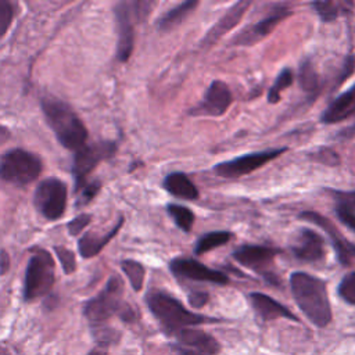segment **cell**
<instances>
[{"mask_svg":"<svg viewBox=\"0 0 355 355\" xmlns=\"http://www.w3.org/2000/svg\"><path fill=\"white\" fill-rule=\"evenodd\" d=\"M293 297L301 312L318 327H324L331 322V306L326 283L305 272L290 275Z\"/></svg>","mask_w":355,"mask_h":355,"instance_id":"obj_1","label":"cell"},{"mask_svg":"<svg viewBox=\"0 0 355 355\" xmlns=\"http://www.w3.org/2000/svg\"><path fill=\"white\" fill-rule=\"evenodd\" d=\"M146 301L148 309L159 322L162 330L166 334L175 336L178 331L183 329L215 322L214 318H208L189 311L186 306H183V304L179 300L164 291L154 290L148 293Z\"/></svg>","mask_w":355,"mask_h":355,"instance_id":"obj_2","label":"cell"},{"mask_svg":"<svg viewBox=\"0 0 355 355\" xmlns=\"http://www.w3.org/2000/svg\"><path fill=\"white\" fill-rule=\"evenodd\" d=\"M42 108L47 123L64 147L79 150L85 146L87 130L69 105L57 98H43Z\"/></svg>","mask_w":355,"mask_h":355,"instance_id":"obj_3","label":"cell"},{"mask_svg":"<svg viewBox=\"0 0 355 355\" xmlns=\"http://www.w3.org/2000/svg\"><path fill=\"white\" fill-rule=\"evenodd\" d=\"M123 284L118 276H112L104 290L86 302L83 313L92 326H100L112 315L119 313L125 320L133 318L132 309L122 302Z\"/></svg>","mask_w":355,"mask_h":355,"instance_id":"obj_4","label":"cell"},{"mask_svg":"<svg viewBox=\"0 0 355 355\" xmlns=\"http://www.w3.org/2000/svg\"><path fill=\"white\" fill-rule=\"evenodd\" d=\"M150 12V3L147 1H121L115 7L116 18V57L125 62L129 60L133 51L135 42V21L141 19Z\"/></svg>","mask_w":355,"mask_h":355,"instance_id":"obj_5","label":"cell"},{"mask_svg":"<svg viewBox=\"0 0 355 355\" xmlns=\"http://www.w3.org/2000/svg\"><path fill=\"white\" fill-rule=\"evenodd\" d=\"M54 283V261L47 251L37 250L29 259L25 282L24 298L32 301L46 295Z\"/></svg>","mask_w":355,"mask_h":355,"instance_id":"obj_6","label":"cell"},{"mask_svg":"<svg viewBox=\"0 0 355 355\" xmlns=\"http://www.w3.org/2000/svg\"><path fill=\"white\" fill-rule=\"evenodd\" d=\"M42 172L40 159L25 150L7 151L0 158V179L14 184H28Z\"/></svg>","mask_w":355,"mask_h":355,"instance_id":"obj_7","label":"cell"},{"mask_svg":"<svg viewBox=\"0 0 355 355\" xmlns=\"http://www.w3.org/2000/svg\"><path fill=\"white\" fill-rule=\"evenodd\" d=\"M286 151H287L286 147H279V148H268V150H262V151L243 154L240 157L216 164L214 166V172L218 176L225 178V179L241 178L244 175H248V173L262 168L269 161L280 157Z\"/></svg>","mask_w":355,"mask_h":355,"instance_id":"obj_8","label":"cell"},{"mask_svg":"<svg viewBox=\"0 0 355 355\" xmlns=\"http://www.w3.org/2000/svg\"><path fill=\"white\" fill-rule=\"evenodd\" d=\"M33 201L44 218L50 220L58 219L67 207V187L57 178L44 179L36 187Z\"/></svg>","mask_w":355,"mask_h":355,"instance_id":"obj_9","label":"cell"},{"mask_svg":"<svg viewBox=\"0 0 355 355\" xmlns=\"http://www.w3.org/2000/svg\"><path fill=\"white\" fill-rule=\"evenodd\" d=\"M116 144L114 141H98L89 146H83L76 151L72 165V173L75 178L76 189L86 183V176L104 159L114 155Z\"/></svg>","mask_w":355,"mask_h":355,"instance_id":"obj_10","label":"cell"},{"mask_svg":"<svg viewBox=\"0 0 355 355\" xmlns=\"http://www.w3.org/2000/svg\"><path fill=\"white\" fill-rule=\"evenodd\" d=\"M291 8L288 4H275L272 7V12H269L266 17L261 18L258 22L244 28L233 40V46H252L258 43L259 40L265 39L276 26L279 22L286 19L288 15H291Z\"/></svg>","mask_w":355,"mask_h":355,"instance_id":"obj_11","label":"cell"},{"mask_svg":"<svg viewBox=\"0 0 355 355\" xmlns=\"http://www.w3.org/2000/svg\"><path fill=\"white\" fill-rule=\"evenodd\" d=\"M171 272L180 279L194 280V282H207L219 286H225L229 283V277L216 269H211L207 265L198 262L193 258H175L169 263Z\"/></svg>","mask_w":355,"mask_h":355,"instance_id":"obj_12","label":"cell"},{"mask_svg":"<svg viewBox=\"0 0 355 355\" xmlns=\"http://www.w3.org/2000/svg\"><path fill=\"white\" fill-rule=\"evenodd\" d=\"M232 100L233 96L229 86L223 80H214L208 86L201 103L197 107H194L190 114L220 116L227 111V108L232 104Z\"/></svg>","mask_w":355,"mask_h":355,"instance_id":"obj_13","label":"cell"},{"mask_svg":"<svg viewBox=\"0 0 355 355\" xmlns=\"http://www.w3.org/2000/svg\"><path fill=\"white\" fill-rule=\"evenodd\" d=\"M279 251L268 245L244 244L234 250L233 258L243 266L258 273H265Z\"/></svg>","mask_w":355,"mask_h":355,"instance_id":"obj_14","label":"cell"},{"mask_svg":"<svg viewBox=\"0 0 355 355\" xmlns=\"http://www.w3.org/2000/svg\"><path fill=\"white\" fill-rule=\"evenodd\" d=\"M291 252L300 261L316 262L324 258V241L315 230L301 229L291 245Z\"/></svg>","mask_w":355,"mask_h":355,"instance_id":"obj_15","label":"cell"},{"mask_svg":"<svg viewBox=\"0 0 355 355\" xmlns=\"http://www.w3.org/2000/svg\"><path fill=\"white\" fill-rule=\"evenodd\" d=\"M300 218L313 222L318 226H320L323 230H326L340 263H343L345 266L351 263V257H352L351 243H347L344 240V237L338 233V230L334 227V225L329 219H326L324 216H322L320 214H318L315 211H304L300 214Z\"/></svg>","mask_w":355,"mask_h":355,"instance_id":"obj_16","label":"cell"},{"mask_svg":"<svg viewBox=\"0 0 355 355\" xmlns=\"http://www.w3.org/2000/svg\"><path fill=\"white\" fill-rule=\"evenodd\" d=\"M250 6H251V1H237L236 4H233L222 15V18L207 32V35L201 40V46L208 47V46H212L214 43H216L225 33H227L230 29H233L240 22V19L243 18V15L245 14V11Z\"/></svg>","mask_w":355,"mask_h":355,"instance_id":"obj_17","label":"cell"},{"mask_svg":"<svg viewBox=\"0 0 355 355\" xmlns=\"http://www.w3.org/2000/svg\"><path fill=\"white\" fill-rule=\"evenodd\" d=\"M351 116H355V85L347 92L337 96L323 111L320 121L323 123L343 122Z\"/></svg>","mask_w":355,"mask_h":355,"instance_id":"obj_18","label":"cell"},{"mask_svg":"<svg viewBox=\"0 0 355 355\" xmlns=\"http://www.w3.org/2000/svg\"><path fill=\"white\" fill-rule=\"evenodd\" d=\"M250 302L254 308V311L263 319V320H272V319H277V318H286L290 320H298L295 318V315L286 308L284 305H282L280 302H277L275 298L262 294V293H251L248 295Z\"/></svg>","mask_w":355,"mask_h":355,"instance_id":"obj_19","label":"cell"},{"mask_svg":"<svg viewBox=\"0 0 355 355\" xmlns=\"http://www.w3.org/2000/svg\"><path fill=\"white\" fill-rule=\"evenodd\" d=\"M175 337L179 341V345L191 348L200 352H205L209 355H215L219 351V344L218 341L208 333L194 329V327H187L175 334Z\"/></svg>","mask_w":355,"mask_h":355,"instance_id":"obj_20","label":"cell"},{"mask_svg":"<svg viewBox=\"0 0 355 355\" xmlns=\"http://www.w3.org/2000/svg\"><path fill=\"white\" fill-rule=\"evenodd\" d=\"M164 189L176 198L196 201L200 197L198 189L190 180V178L183 172L168 173L162 182Z\"/></svg>","mask_w":355,"mask_h":355,"instance_id":"obj_21","label":"cell"},{"mask_svg":"<svg viewBox=\"0 0 355 355\" xmlns=\"http://www.w3.org/2000/svg\"><path fill=\"white\" fill-rule=\"evenodd\" d=\"M122 225H123V218H119L116 225L108 233H105L103 236H97V234H93V233H86L79 240V252H80V255L83 258H92V257L97 255L108 244V241L118 233V230L121 229Z\"/></svg>","mask_w":355,"mask_h":355,"instance_id":"obj_22","label":"cell"},{"mask_svg":"<svg viewBox=\"0 0 355 355\" xmlns=\"http://www.w3.org/2000/svg\"><path fill=\"white\" fill-rule=\"evenodd\" d=\"M198 6V1L194 0H189V1H183L180 4H178L176 7L171 8L169 11H166L159 19H158V28L161 31H171L173 28H176L178 25H180L183 22V19Z\"/></svg>","mask_w":355,"mask_h":355,"instance_id":"obj_23","label":"cell"},{"mask_svg":"<svg viewBox=\"0 0 355 355\" xmlns=\"http://www.w3.org/2000/svg\"><path fill=\"white\" fill-rule=\"evenodd\" d=\"M312 7L315 8L316 14L319 15V18L324 22H330L337 19L338 17L348 14L349 8L352 7V3L349 1H333V0H327V1H313Z\"/></svg>","mask_w":355,"mask_h":355,"instance_id":"obj_24","label":"cell"},{"mask_svg":"<svg viewBox=\"0 0 355 355\" xmlns=\"http://www.w3.org/2000/svg\"><path fill=\"white\" fill-rule=\"evenodd\" d=\"M298 82L309 98L316 97L319 92V78L313 64L309 60H304L301 62L298 69Z\"/></svg>","mask_w":355,"mask_h":355,"instance_id":"obj_25","label":"cell"},{"mask_svg":"<svg viewBox=\"0 0 355 355\" xmlns=\"http://www.w3.org/2000/svg\"><path fill=\"white\" fill-rule=\"evenodd\" d=\"M232 237H233V234L230 232H226V230L205 233L197 240L196 247H194V254L196 255H202V254H205V252H208L214 248L222 247L226 243H229L232 240Z\"/></svg>","mask_w":355,"mask_h":355,"instance_id":"obj_26","label":"cell"},{"mask_svg":"<svg viewBox=\"0 0 355 355\" xmlns=\"http://www.w3.org/2000/svg\"><path fill=\"white\" fill-rule=\"evenodd\" d=\"M166 211L180 230H183L186 233L191 232L196 216L190 208L179 205V204H168Z\"/></svg>","mask_w":355,"mask_h":355,"instance_id":"obj_27","label":"cell"},{"mask_svg":"<svg viewBox=\"0 0 355 355\" xmlns=\"http://www.w3.org/2000/svg\"><path fill=\"white\" fill-rule=\"evenodd\" d=\"M121 268L125 272L126 277L129 279L130 286L133 287L135 291H140L143 287V282H144V266L133 259H125L121 262Z\"/></svg>","mask_w":355,"mask_h":355,"instance_id":"obj_28","label":"cell"},{"mask_svg":"<svg viewBox=\"0 0 355 355\" xmlns=\"http://www.w3.org/2000/svg\"><path fill=\"white\" fill-rule=\"evenodd\" d=\"M293 82H294L293 71L290 68L282 69L280 73L277 75V78L275 79V83L270 86L269 92H268V103L276 104L280 100L282 90H284L288 86H291Z\"/></svg>","mask_w":355,"mask_h":355,"instance_id":"obj_29","label":"cell"},{"mask_svg":"<svg viewBox=\"0 0 355 355\" xmlns=\"http://www.w3.org/2000/svg\"><path fill=\"white\" fill-rule=\"evenodd\" d=\"M338 295L351 305H355V272L347 273L338 284Z\"/></svg>","mask_w":355,"mask_h":355,"instance_id":"obj_30","label":"cell"},{"mask_svg":"<svg viewBox=\"0 0 355 355\" xmlns=\"http://www.w3.org/2000/svg\"><path fill=\"white\" fill-rule=\"evenodd\" d=\"M54 251H55V255L58 257V261L61 262L64 272L72 273L76 269V261H75L73 252L65 247H55Z\"/></svg>","mask_w":355,"mask_h":355,"instance_id":"obj_31","label":"cell"},{"mask_svg":"<svg viewBox=\"0 0 355 355\" xmlns=\"http://www.w3.org/2000/svg\"><path fill=\"white\" fill-rule=\"evenodd\" d=\"M100 190V183L98 182H92V183H85L82 184L79 189H76V191H79V196H78V201L76 204L80 207V205H85L87 204Z\"/></svg>","mask_w":355,"mask_h":355,"instance_id":"obj_32","label":"cell"},{"mask_svg":"<svg viewBox=\"0 0 355 355\" xmlns=\"http://www.w3.org/2000/svg\"><path fill=\"white\" fill-rule=\"evenodd\" d=\"M12 15H14V10H12L11 3H8L6 0H0V37L10 28Z\"/></svg>","mask_w":355,"mask_h":355,"instance_id":"obj_33","label":"cell"},{"mask_svg":"<svg viewBox=\"0 0 355 355\" xmlns=\"http://www.w3.org/2000/svg\"><path fill=\"white\" fill-rule=\"evenodd\" d=\"M336 215H337V218L340 219V222L343 225H345L348 229L355 232V212L354 211H351L345 205L337 202V205H336Z\"/></svg>","mask_w":355,"mask_h":355,"instance_id":"obj_34","label":"cell"},{"mask_svg":"<svg viewBox=\"0 0 355 355\" xmlns=\"http://www.w3.org/2000/svg\"><path fill=\"white\" fill-rule=\"evenodd\" d=\"M90 219H92V216L87 215V214H82V215L73 218V219L68 223V230H69V233H71L72 236H76L78 233H80V232L89 225Z\"/></svg>","mask_w":355,"mask_h":355,"instance_id":"obj_35","label":"cell"},{"mask_svg":"<svg viewBox=\"0 0 355 355\" xmlns=\"http://www.w3.org/2000/svg\"><path fill=\"white\" fill-rule=\"evenodd\" d=\"M338 204L345 205L355 212V191H333Z\"/></svg>","mask_w":355,"mask_h":355,"instance_id":"obj_36","label":"cell"},{"mask_svg":"<svg viewBox=\"0 0 355 355\" xmlns=\"http://www.w3.org/2000/svg\"><path fill=\"white\" fill-rule=\"evenodd\" d=\"M189 301L193 306H202L208 301V294L207 293H194L189 297Z\"/></svg>","mask_w":355,"mask_h":355,"instance_id":"obj_37","label":"cell"},{"mask_svg":"<svg viewBox=\"0 0 355 355\" xmlns=\"http://www.w3.org/2000/svg\"><path fill=\"white\" fill-rule=\"evenodd\" d=\"M8 266H10V257L3 250L0 251V275H4L8 270Z\"/></svg>","mask_w":355,"mask_h":355,"instance_id":"obj_38","label":"cell"},{"mask_svg":"<svg viewBox=\"0 0 355 355\" xmlns=\"http://www.w3.org/2000/svg\"><path fill=\"white\" fill-rule=\"evenodd\" d=\"M337 137L341 139V140H348V139L355 137V123L348 126V128H345V129H343V130H340Z\"/></svg>","mask_w":355,"mask_h":355,"instance_id":"obj_39","label":"cell"},{"mask_svg":"<svg viewBox=\"0 0 355 355\" xmlns=\"http://www.w3.org/2000/svg\"><path fill=\"white\" fill-rule=\"evenodd\" d=\"M175 349L178 351L179 355H209V354L200 352V351H196V349H191V348H186V347H182V345H176Z\"/></svg>","mask_w":355,"mask_h":355,"instance_id":"obj_40","label":"cell"},{"mask_svg":"<svg viewBox=\"0 0 355 355\" xmlns=\"http://www.w3.org/2000/svg\"><path fill=\"white\" fill-rule=\"evenodd\" d=\"M89 355H105V354L101 351H92Z\"/></svg>","mask_w":355,"mask_h":355,"instance_id":"obj_41","label":"cell"},{"mask_svg":"<svg viewBox=\"0 0 355 355\" xmlns=\"http://www.w3.org/2000/svg\"><path fill=\"white\" fill-rule=\"evenodd\" d=\"M351 252L352 255H355V244H351Z\"/></svg>","mask_w":355,"mask_h":355,"instance_id":"obj_42","label":"cell"}]
</instances>
